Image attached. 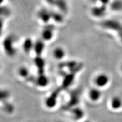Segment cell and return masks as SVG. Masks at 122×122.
<instances>
[{
    "mask_svg": "<svg viewBox=\"0 0 122 122\" xmlns=\"http://www.w3.org/2000/svg\"></svg>",
    "mask_w": 122,
    "mask_h": 122,
    "instance_id": "44dd1931",
    "label": "cell"
},
{
    "mask_svg": "<svg viewBox=\"0 0 122 122\" xmlns=\"http://www.w3.org/2000/svg\"><path fill=\"white\" fill-rule=\"evenodd\" d=\"M54 30H53L52 27H46L42 30L41 33V39L45 42L51 41L54 39Z\"/></svg>",
    "mask_w": 122,
    "mask_h": 122,
    "instance_id": "52a82bcc",
    "label": "cell"
},
{
    "mask_svg": "<svg viewBox=\"0 0 122 122\" xmlns=\"http://www.w3.org/2000/svg\"><path fill=\"white\" fill-rule=\"evenodd\" d=\"M110 106L113 110L117 111L122 108V97L115 96L111 98Z\"/></svg>",
    "mask_w": 122,
    "mask_h": 122,
    "instance_id": "30bf717a",
    "label": "cell"
},
{
    "mask_svg": "<svg viewBox=\"0 0 122 122\" xmlns=\"http://www.w3.org/2000/svg\"><path fill=\"white\" fill-rule=\"evenodd\" d=\"M70 117L71 119L74 120H80L83 119L85 116V112L84 110L79 106L75 107L69 110Z\"/></svg>",
    "mask_w": 122,
    "mask_h": 122,
    "instance_id": "ba28073f",
    "label": "cell"
},
{
    "mask_svg": "<svg viewBox=\"0 0 122 122\" xmlns=\"http://www.w3.org/2000/svg\"><path fill=\"white\" fill-rule=\"evenodd\" d=\"M79 102H80L79 94L77 93H72L68 102L63 106V110L65 111H68L72 108L77 106Z\"/></svg>",
    "mask_w": 122,
    "mask_h": 122,
    "instance_id": "277c9868",
    "label": "cell"
},
{
    "mask_svg": "<svg viewBox=\"0 0 122 122\" xmlns=\"http://www.w3.org/2000/svg\"><path fill=\"white\" fill-rule=\"evenodd\" d=\"M45 41L41 39H40L39 40L35 41L34 48L33 51H35L37 57H40L41 56L42 52L44 51L45 49Z\"/></svg>",
    "mask_w": 122,
    "mask_h": 122,
    "instance_id": "7c38bea8",
    "label": "cell"
},
{
    "mask_svg": "<svg viewBox=\"0 0 122 122\" xmlns=\"http://www.w3.org/2000/svg\"><path fill=\"white\" fill-rule=\"evenodd\" d=\"M106 11V6L100 4L99 5L94 6L92 9L91 14L95 18H102L104 16Z\"/></svg>",
    "mask_w": 122,
    "mask_h": 122,
    "instance_id": "9c48e42d",
    "label": "cell"
},
{
    "mask_svg": "<svg viewBox=\"0 0 122 122\" xmlns=\"http://www.w3.org/2000/svg\"><path fill=\"white\" fill-rule=\"evenodd\" d=\"M49 83V79L44 73L39 74V75L35 79V85L39 88H45L48 86Z\"/></svg>",
    "mask_w": 122,
    "mask_h": 122,
    "instance_id": "8992f818",
    "label": "cell"
},
{
    "mask_svg": "<svg viewBox=\"0 0 122 122\" xmlns=\"http://www.w3.org/2000/svg\"><path fill=\"white\" fill-rule=\"evenodd\" d=\"M109 5L112 11L117 12L122 11V0H113Z\"/></svg>",
    "mask_w": 122,
    "mask_h": 122,
    "instance_id": "9a60e30c",
    "label": "cell"
},
{
    "mask_svg": "<svg viewBox=\"0 0 122 122\" xmlns=\"http://www.w3.org/2000/svg\"></svg>",
    "mask_w": 122,
    "mask_h": 122,
    "instance_id": "ffe728a7",
    "label": "cell"
},
{
    "mask_svg": "<svg viewBox=\"0 0 122 122\" xmlns=\"http://www.w3.org/2000/svg\"><path fill=\"white\" fill-rule=\"evenodd\" d=\"M62 88H58L54 90L47 97L44 101V104L47 109H53L56 107L58 103V99L59 94L62 91Z\"/></svg>",
    "mask_w": 122,
    "mask_h": 122,
    "instance_id": "7a4b0ae2",
    "label": "cell"
},
{
    "mask_svg": "<svg viewBox=\"0 0 122 122\" xmlns=\"http://www.w3.org/2000/svg\"><path fill=\"white\" fill-rule=\"evenodd\" d=\"M10 97V93L8 90L7 89H1V102L6 101H9Z\"/></svg>",
    "mask_w": 122,
    "mask_h": 122,
    "instance_id": "2e32d148",
    "label": "cell"
},
{
    "mask_svg": "<svg viewBox=\"0 0 122 122\" xmlns=\"http://www.w3.org/2000/svg\"><path fill=\"white\" fill-rule=\"evenodd\" d=\"M88 97L91 102L97 103L101 100L102 97V89L93 86L88 91Z\"/></svg>",
    "mask_w": 122,
    "mask_h": 122,
    "instance_id": "3957f363",
    "label": "cell"
},
{
    "mask_svg": "<svg viewBox=\"0 0 122 122\" xmlns=\"http://www.w3.org/2000/svg\"><path fill=\"white\" fill-rule=\"evenodd\" d=\"M98 2L101 5H103L107 6V5H109V4H110L111 1V0H98Z\"/></svg>",
    "mask_w": 122,
    "mask_h": 122,
    "instance_id": "e0dca14e",
    "label": "cell"
},
{
    "mask_svg": "<svg viewBox=\"0 0 122 122\" xmlns=\"http://www.w3.org/2000/svg\"><path fill=\"white\" fill-rule=\"evenodd\" d=\"M51 55L54 59L58 61H63L67 56L66 50L61 46H57L53 49Z\"/></svg>",
    "mask_w": 122,
    "mask_h": 122,
    "instance_id": "5b68a950",
    "label": "cell"
},
{
    "mask_svg": "<svg viewBox=\"0 0 122 122\" xmlns=\"http://www.w3.org/2000/svg\"><path fill=\"white\" fill-rule=\"evenodd\" d=\"M17 74L19 77L24 79V80H28L30 77V71L26 66L19 67L18 68Z\"/></svg>",
    "mask_w": 122,
    "mask_h": 122,
    "instance_id": "4fadbf2b",
    "label": "cell"
},
{
    "mask_svg": "<svg viewBox=\"0 0 122 122\" xmlns=\"http://www.w3.org/2000/svg\"><path fill=\"white\" fill-rule=\"evenodd\" d=\"M2 110L5 113L8 114H11L14 112L15 106L14 104L10 102L9 101L2 102Z\"/></svg>",
    "mask_w": 122,
    "mask_h": 122,
    "instance_id": "5bb4252c",
    "label": "cell"
},
{
    "mask_svg": "<svg viewBox=\"0 0 122 122\" xmlns=\"http://www.w3.org/2000/svg\"><path fill=\"white\" fill-rule=\"evenodd\" d=\"M35 41H33V40L30 38H26L22 42V49L26 53H30L32 51H33V48H34Z\"/></svg>",
    "mask_w": 122,
    "mask_h": 122,
    "instance_id": "8fae6325",
    "label": "cell"
},
{
    "mask_svg": "<svg viewBox=\"0 0 122 122\" xmlns=\"http://www.w3.org/2000/svg\"><path fill=\"white\" fill-rule=\"evenodd\" d=\"M120 71H121V72L122 73V64L121 65H120Z\"/></svg>",
    "mask_w": 122,
    "mask_h": 122,
    "instance_id": "d6986e66",
    "label": "cell"
},
{
    "mask_svg": "<svg viewBox=\"0 0 122 122\" xmlns=\"http://www.w3.org/2000/svg\"><path fill=\"white\" fill-rule=\"evenodd\" d=\"M82 122H92L91 121V120H83Z\"/></svg>",
    "mask_w": 122,
    "mask_h": 122,
    "instance_id": "ac0fdd59",
    "label": "cell"
},
{
    "mask_svg": "<svg viewBox=\"0 0 122 122\" xmlns=\"http://www.w3.org/2000/svg\"><path fill=\"white\" fill-rule=\"evenodd\" d=\"M110 82V77L106 73L101 72L97 74L93 79L94 86L102 89L107 87Z\"/></svg>",
    "mask_w": 122,
    "mask_h": 122,
    "instance_id": "6da1fadb",
    "label": "cell"
}]
</instances>
